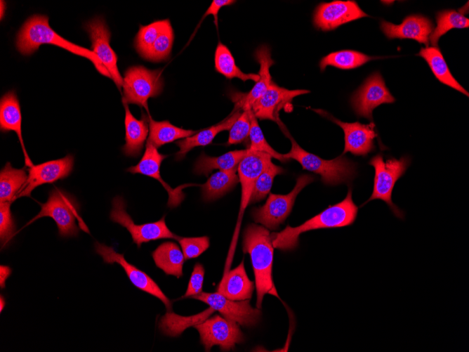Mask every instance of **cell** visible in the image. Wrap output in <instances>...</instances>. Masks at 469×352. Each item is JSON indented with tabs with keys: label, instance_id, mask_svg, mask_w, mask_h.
<instances>
[{
	"label": "cell",
	"instance_id": "obj_1",
	"mask_svg": "<svg viewBox=\"0 0 469 352\" xmlns=\"http://www.w3.org/2000/svg\"><path fill=\"white\" fill-rule=\"evenodd\" d=\"M45 44L57 46L89 60L99 73L111 79L107 70L91 50L74 44L55 32L49 25L48 16L33 15L25 22L18 32L16 48L21 54L29 56Z\"/></svg>",
	"mask_w": 469,
	"mask_h": 352
},
{
	"label": "cell",
	"instance_id": "obj_2",
	"mask_svg": "<svg viewBox=\"0 0 469 352\" xmlns=\"http://www.w3.org/2000/svg\"><path fill=\"white\" fill-rule=\"evenodd\" d=\"M358 207L353 202L352 189L349 188L347 195L342 201L329 205L301 225L296 227L287 226L279 233H271L273 247L281 250H292L297 247L301 233L350 226L355 222Z\"/></svg>",
	"mask_w": 469,
	"mask_h": 352
},
{
	"label": "cell",
	"instance_id": "obj_3",
	"mask_svg": "<svg viewBox=\"0 0 469 352\" xmlns=\"http://www.w3.org/2000/svg\"><path fill=\"white\" fill-rule=\"evenodd\" d=\"M242 249L251 257L257 293L256 307L260 309L265 294L279 298L272 275L274 247L271 233L263 226L249 224L244 231Z\"/></svg>",
	"mask_w": 469,
	"mask_h": 352
},
{
	"label": "cell",
	"instance_id": "obj_4",
	"mask_svg": "<svg viewBox=\"0 0 469 352\" xmlns=\"http://www.w3.org/2000/svg\"><path fill=\"white\" fill-rule=\"evenodd\" d=\"M277 123L291 143V150L284 154L286 158L295 159L303 169L319 174L322 183L327 185L347 183L355 178L356 164L343 155L333 159H324L308 152L297 143L279 119Z\"/></svg>",
	"mask_w": 469,
	"mask_h": 352
},
{
	"label": "cell",
	"instance_id": "obj_5",
	"mask_svg": "<svg viewBox=\"0 0 469 352\" xmlns=\"http://www.w3.org/2000/svg\"><path fill=\"white\" fill-rule=\"evenodd\" d=\"M41 211L26 226L37 219L48 216L56 223L59 235L62 237H75L79 227L86 233L89 230L79 214V204L76 200L67 193L54 188L45 203H39Z\"/></svg>",
	"mask_w": 469,
	"mask_h": 352
},
{
	"label": "cell",
	"instance_id": "obj_6",
	"mask_svg": "<svg viewBox=\"0 0 469 352\" xmlns=\"http://www.w3.org/2000/svg\"><path fill=\"white\" fill-rule=\"evenodd\" d=\"M374 168V187L370 197L361 206L367 202L380 200L386 203L392 214L398 219H404V213L392 200V193L395 183L406 172L410 164V159L403 156L400 159L391 157L386 161L379 153L369 162Z\"/></svg>",
	"mask_w": 469,
	"mask_h": 352
},
{
	"label": "cell",
	"instance_id": "obj_7",
	"mask_svg": "<svg viewBox=\"0 0 469 352\" xmlns=\"http://www.w3.org/2000/svg\"><path fill=\"white\" fill-rule=\"evenodd\" d=\"M163 86L160 70H150L141 65L130 67L123 77L122 102L136 104L147 110V100L158 96Z\"/></svg>",
	"mask_w": 469,
	"mask_h": 352
},
{
	"label": "cell",
	"instance_id": "obj_8",
	"mask_svg": "<svg viewBox=\"0 0 469 352\" xmlns=\"http://www.w3.org/2000/svg\"><path fill=\"white\" fill-rule=\"evenodd\" d=\"M314 180V176L303 174L298 177L293 189L288 194L270 193L263 206L253 209L251 216L254 221L267 229H277L291 213L297 195Z\"/></svg>",
	"mask_w": 469,
	"mask_h": 352
},
{
	"label": "cell",
	"instance_id": "obj_9",
	"mask_svg": "<svg viewBox=\"0 0 469 352\" xmlns=\"http://www.w3.org/2000/svg\"><path fill=\"white\" fill-rule=\"evenodd\" d=\"M272 161V157L265 152L252 151L247 148L246 155L237 167L239 179L242 185V199L236 230H234L230 252L227 259L226 268L230 267L235 251L238 232L242 223L244 209L249 205L254 183L259 174Z\"/></svg>",
	"mask_w": 469,
	"mask_h": 352
},
{
	"label": "cell",
	"instance_id": "obj_10",
	"mask_svg": "<svg viewBox=\"0 0 469 352\" xmlns=\"http://www.w3.org/2000/svg\"><path fill=\"white\" fill-rule=\"evenodd\" d=\"M165 216L157 221L136 224L126 212V203L122 197H115L112 200L110 219L126 228L131 235L133 241L139 248L144 242L164 238L176 239L177 236L167 227Z\"/></svg>",
	"mask_w": 469,
	"mask_h": 352
},
{
	"label": "cell",
	"instance_id": "obj_11",
	"mask_svg": "<svg viewBox=\"0 0 469 352\" xmlns=\"http://www.w3.org/2000/svg\"><path fill=\"white\" fill-rule=\"evenodd\" d=\"M200 341L206 351L213 346H219L221 351L233 349L236 344L242 343L244 337L237 322L216 315L195 325Z\"/></svg>",
	"mask_w": 469,
	"mask_h": 352
},
{
	"label": "cell",
	"instance_id": "obj_12",
	"mask_svg": "<svg viewBox=\"0 0 469 352\" xmlns=\"http://www.w3.org/2000/svg\"><path fill=\"white\" fill-rule=\"evenodd\" d=\"M191 298L208 304L209 307L218 311L227 319L233 320L245 327L257 325L261 317V311L250 305L249 299L234 301L229 299L218 292H203Z\"/></svg>",
	"mask_w": 469,
	"mask_h": 352
},
{
	"label": "cell",
	"instance_id": "obj_13",
	"mask_svg": "<svg viewBox=\"0 0 469 352\" xmlns=\"http://www.w3.org/2000/svg\"><path fill=\"white\" fill-rule=\"evenodd\" d=\"M84 28L91 41L92 51L107 70L119 90H121L123 77L118 69L117 56L110 44L111 32L104 19L96 17L87 22Z\"/></svg>",
	"mask_w": 469,
	"mask_h": 352
},
{
	"label": "cell",
	"instance_id": "obj_14",
	"mask_svg": "<svg viewBox=\"0 0 469 352\" xmlns=\"http://www.w3.org/2000/svg\"><path fill=\"white\" fill-rule=\"evenodd\" d=\"M395 100L378 72L369 77L350 99L352 107L358 117L372 120V111L376 107Z\"/></svg>",
	"mask_w": 469,
	"mask_h": 352
},
{
	"label": "cell",
	"instance_id": "obj_15",
	"mask_svg": "<svg viewBox=\"0 0 469 352\" xmlns=\"http://www.w3.org/2000/svg\"><path fill=\"white\" fill-rule=\"evenodd\" d=\"M95 249L105 263H119L126 272L132 284L137 288L161 300L165 305L168 312H171V304L169 298L164 294L157 284L145 272L129 263L124 259V254L117 253L112 247L96 242Z\"/></svg>",
	"mask_w": 469,
	"mask_h": 352
},
{
	"label": "cell",
	"instance_id": "obj_16",
	"mask_svg": "<svg viewBox=\"0 0 469 352\" xmlns=\"http://www.w3.org/2000/svg\"><path fill=\"white\" fill-rule=\"evenodd\" d=\"M369 17L355 1H333L319 4L314 13L313 23L322 31L333 30L338 27Z\"/></svg>",
	"mask_w": 469,
	"mask_h": 352
},
{
	"label": "cell",
	"instance_id": "obj_17",
	"mask_svg": "<svg viewBox=\"0 0 469 352\" xmlns=\"http://www.w3.org/2000/svg\"><path fill=\"white\" fill-rule=\"evenodd\" d=\"M74 157L67 155L65 157L33 165L28 169L27 180L18 195L31 197L32 192L39 185L52 183L67 177L74 167Z\"/></svg>",
	"mask_w": 469,
	"mask_h": 352
},
{
	"label": "cell",
	"instance_id": "obj_18",
	"mask_svg": "<svg viewBox=\"0 0 469 352\" xmlns=\"http://www.w3.org/2000/svg\"><path fill=\"white\" fill-rule=\"evenodd\" d=\"M320 115L337 124L343 129L345 134V147L342 155L348 152L356 156H366L374 148V138L377 136L374 131L375 124L371 122L368 124L356 122H343L322 110H316Z\"/></svg>",
	"mask_w": 469,
	"mask_h": 352
},
{
	"label": "cell",
	"instance_id": "obj_19",
	"mask_svg": "<svg viewBox=\"0 0 469 352\" xmlns=\"http://www.w3.org/2000/svg\"><path fill=\"white\" fill-rule=\"evenodd\" d=\"M303 89L289 90L272 82L264 93L252 105L251 110L256 118L277 122L278 112L284 104L296 96L308 93Z\"/></svg>",
	"mask_w": 469,
	"mask_h": 352
},
{
	"label": "cell",
	"instance_id": "obj_20",
	"mask_svg": "<svg viewBox=\"0 0 469 352\" xmlns=\"http://www.w3.org/2000/svg\"><path fill=\"white\" fill-rule=\"evenodd\" d=\"M381 28L388 39H412L428 47V39L433 31L434 25L432 21L425 16L411 15L405 18L399 25L382 20Z\"/></svg>",
	"mask_w": 469,
	"mask_h": 352
},
{
	"label": "cell",
	"instance_id": "obj_21",
	"mask_svg": "<svg viewBox=\"0 0 469 352\" xmlns=\"http://www.w3.org/2000/svg\"><path fill=\"white\" fill-rule=\"evenodd\" d=\"M254 57L260 64L258 72L260 79L256 82L248 93L233 100L235 103V109L243 111L251 110L252 105L264 93L272 82L270 67L275 62L271 58L269 47L266 45H261L255 51Z\"/></svg>",
	"mask_w": 469,
	"mask_h": 352
},
{
	"label": "cell",
	"instance_id": "obj_22",
	"mask_svg": "<svg viewBox=\"0 0 469 352\" xmlns=\"http://www.w3.org/2000/svg\"><path fill=\"white\" fill-rule=\"evenodd\" d=\"M0 130L1 132L14 131L20 141L25 157V166L32 167L22 135V115L20 105L17 95L14 91L6 93L0 100Z\"/></svg>",
	"mask_w": 469,
	"mask_h": 352
},
{
	"label": "cell",
	"instance_id": "obj_23",
	"mask_svg": "<svg viewBox=\"0 0 469 352\" xmlns=\"http://www.w3.org/2000/svg\"><path fill=\"white\" fill-rule=\"evenodd\" d=\"M253 289L254 283L249 278L242 261L235 268L224 273L217 292L229 299L242 301L251 299Z\"/></svg>",
	"mask_w": 469,
	"mask_h": 352
},
{
	"label": "cell",
	"instance_id": "obj_24",
	"mask_svg": "<svg viewBox=\"0 0 469 352\" xmlns=\"http://www.w3.org/2000/svg\"><path fill=\"white\" fill-rule=\"evenodd\" d=\"M123 105L125 108L126 143L122 147V151L126 156L138 157L148 134V118L143 115L138 119L131 112L127 103H123Z\"/></svg>",
	"mask_w": 469,
	"mask_h": 352
},
{
	"label": "cell",
	"instance_id": "obj_25",
	"mask_svg": "<svg viewBox=\"0 0 469 352\" xmlns=\"http://www.w3.org/2000/svg\"><path fill=\"white\" fill-rule=\"evenodd\" d=\"M241 110L234 109L229 117L220 123L196 132L191 136L176 142L180 150L176 153V159H183L186 154L195 147L210 144L218 133L229 130L241 115Z\"/></svg>",
	"mask_w": 469,
	"mask_h": 352
},
{
	"label": "cell",
	"instance_id": "obj_26",
	"mask_svg": "<svg viewBox=\"0 0 469 352\" xmlns=\"http://www.w3.org/2000/svg\"><path fill=\"white\" fill-rule=\"evenodd\" d=\"M246 152L247 149L233 150L218 157H210L202 153L194 164V172L208 176L214 169L237 171L238 165Z\"/></svg>",
	"mask_w": 469,
	"mask_h": 352
},
{
	"label": "cell",
	"instance_id": "obj_27",
	"mask_svg": "<svg viewBox=\"0 0 469 352\" xmlns=\"http://www.w3.org/2000/svg\"><path fill=\"white\" fill-rule=\"evenodd\" d=\"M166 157V155L160 153L158 151L157 148L150 142L147 141L143 156L136 165L128 168L127 171L131 174H143L159 181V182L168 191L169 198L171 200L176 195V193L167 183L162 179L160 175V167L161 162Z\"/></svg>",
	"mask_w": 469,
	"mask_h": 352
},
{
	"label": "cell",
	"instance_id": "obj_28",
	"mask_svg": "<svg viewBox=\"0 0 469 352\" xmlns=\"http://www.w3.org/2000/svg\"><path fill=\"white\" fill-rule=\"evenodd\" d=\"M152 255L156 266L166 275H172L177 278L183 275V266L185 260L183 251L175 242H163Z\"/></svg>",
	"mask_w": 469,
	"mask_h": 352
},
{
	"label": "cell",
	"instance_id": "obj_29",
	"mask_svg": "<svg viewBox=\"0 0 469 352\" xmlns=\"http://www.w3.org/2000/svg\"><path fill=\"white\" fill-rule=\"evenodd\" d=\"M418 56L422 57L428 64L435 77L442 84L450 86L468 96V91L456 80L437 47L422 48Z\"/></svg>",
	"mask_w": 469,
	"mask_h": 352
},
{
	"label": "cell",
	"instance_id": "obj_30",
	"mask_svg": "<svg viewBox=\"0 0 469 352\" xmlns=\"http://www.w3.org/2000/svg\"><path fill=\"white\" fill-rule=\"evenodd\" d=\"M28 175L25 168H13L7 162L0 171V202H13L23 188Z\"/></svg>",
	"mask_w": 469,
	"mask_h": 352
},
{
	"label": "cell",
	"instance_id": "obj_31",
	"mask_svg": "<svg viewBox=\"0 0 469 352\" xmlns=\"http://www.w3.org/2000/svg\"><path fill=\"white\" fill-rule=\"evenodd\" d=\"M237 171H218L201 185L202 198L206 202L217 200L233 189L239 181Z\"/></svg>",
	"mask_w": 469,
	"mask_h": 352
},
{
	"label": "cell",
	"instance_id": "obj_32",
	"mask_svg": "<svg viewBox=\"0 0 469 352\" xmlns=\"http://www.w3.org/2000/svg\"><path fill=\"white\" fill-rule=\"evenodd\" d=\"M148 120L150 131L147 141L157 148L164 144L191 136L197 132L196 131L176 126L166 120L154 121L150 116H149Z\"/></svg>",
	"mask_w": 469,
	"mask_h": 352
},
{
	"label": "cell",
	"instance_id": "obj_33",
	"mask_svg": "<svg viewBox=\"0 0 469 352\" xmlns=\"http://www.w3.org/2000/svg\"><path fill=\"white\" fill-rule=\"evenodd\" d=\"M214 63L216 70L227 79L238 78L243 82L252 80L256 82L260 79L258 74L243 72L236 65L230 51L220 41L216 48Z\"/></svg>",
	"mask_w": 469,
	"mask_h": 352
},
{
	"label": "cell",
	"instance_id": "obj_34",
	"mask_svg": "<svg viewBox=\"0 0 469 352\" xmlns=\"http://www.w3.org/2000/svg\"><path fill=\"white\" fill-rule=\"evenodd\" d=\"M374 58L359 51L343 50L323 57L319 62V67L321 71H324L328 65L342 70H350L358 67Z\"/></svg>",
	"mask_w": 469,
	"mask_h": 352
},
{
	"label": "cell",
	"instance_id": "obj_35",
	"mask_svg": "<svg viewBox=\"0 0 469 352\" xmlns=\"http://www.w3.org/2000/svg\"><path fill=\"white\" fill-rule=\"evenodd\" d=\"M437 27L430 35V41L433 47H437L441 36L454 28H467L469 20L460 12L454 10H444L436 15Z\"/></svg>",
	"mask_w": 469,
	"mask_h": 352
},
{
	"label": "cell",
	"instance_id": "obj_36",
	"mask_svg": "<svg viewBox=\"0 0 469 352\" xmlns=\"http://www.w3.org/2000/svg\"><path fill=\"white\" fill-rule=\"evenodd\" d=\"M169 22V19L160 20L145 26H140L134 39V46L142 58L145 59L153 44Z\"/></svg>",
	"mask_w": 469,
	"mask_h": 352
},
{
	"label": "cell",
	"instance_id": "obj_37",
	"mask_svg": "<svg viewBox=\"0 0 469 352\" xmlns=\"http://www.w3.org/2000/svg\"><path fill=\"white\" fill-rule=\"evenodd\" d=\"M283 172L281 167L271 161L256 180L249 204L263 200L270 193L275 177Z\"/></svg>",
	"mask_w": 469,
	"mask_h": 352
},
{
	"label": "cell",
	"instance_id": "obj_38",
	"mask_svg": "<svg viewBox=\"0 0 469 352\" xmlns=\"http://www.w3.org/2000/svg\"><path fill=\"white\" fill-rule=\"evenodd\" d=\"M250 119L251 129L249 137L250 138L251 143L248 149L252 151H258L267 153L272 157H274L282 162H285L289 160L286 157L284 154L279 153L269 145L265 138L256 117L253 115L251 110L250 112Z\"/></svg>",
	"mask_w": 469,
	"mask_h": 352
},
{
	"label": "cell",
	"instance_id": "obj_39",
	"mask_svg": "<svg viewBox=\"0 0 469 352\" xmlns=\"http://www.w3.org/2000/svg\"><path fill=\"white\" fill-rule=\"evenodd\" d=\"M174 34L170 21L151 47L145 60L160 62L166 60L171 51Z\"/></svg>",
	"mask_w": 469,
	"mask_h": 352
},
{
	"label": "cell",
	"instance_id": "obj_40",
	"mask_svg": "<svg viewBox=\"0 0 469 352\" xmlns=\"http://www.w3.org/2000/svg\"><path fill=\"white\" fill-rule=\"evenodd\" d=\"M250 112L251 110H244L229 129L228 145L240 143L249 136Z\"/></svg>",
	"mask_w": 469,
	"mask_h": 352
},
{
	"label": "cell",
	"instance_id": "obj_41",
	"mask_svg": "<svg viewBox=\"0 0 469 352\" xmlns=\"http://www.w3.org/2000/svg\"><path fill=\"white\" fill-rule=\"evenodd\" d=\"M177 240L182 248L185 261L199 256L209 247V238L207 236L195 237H178Z\"/></svg>",
	"mask_w": 469,
	"mask_h": 352
},
{
	"label": "cell",
	"instance_id": "obj_42",
	"mask_svg": "<svg viewBox=\"0 0 469 352\" xmlns=\"http://www.w3.org/2000/svg\"><path fill=\"white\" fill-rule=\"evenodd\" d=\"M11 202H0V240L1 248L10 242L15 234V225L11 211Z\"/></svg>",
	"mask_w": 469,
	"mask_h": 352
},
{
	"label": "cell",
	"instance_id": "obj_43",
	"mask_svg": "<svg viewBox=\"0 0 469 352\" xmlns=\"http://www.w3.org/2000/svg\"><path fill=\"white\" fill-rule=\"evenodd\" d=\"M204 268L202 264L195 263L188 282L187 290L182 298L192 297L202 292Z\"/></svg>",
	"mask_w": 469,
	"mask_h": 352
},
{
	"label": "cell",
	"instance_id": "obj_44",
	"mask_svg": "<svg viewBox=\"0 0 469 352\" xmlns=\"http://www.w3.org/2000/svg\"><path fill=\"white\" fill-rule=\"evenodd\" d=\"M235 2L233 0H213L205 12L203 18L207 15H212L214 18V22L218 26V13L220 9L223 6H230Z\"/></svg>",
	"mask_w": 469,
	"mask_h": 352
},
{
	"label": "cell",
	"instance_id": "obj_45",
	"mask_svg": "<svg viewBox=\"0 0 469 352\" xmlns=\"http://www.w3.org/2000/svg\"><path fill=\"white\" fill-rule=\"evenodd\" d=\"M11 273V269L7 266H0V285L1 288L5 287V281Z\"/></svg>",
	"mask_w": 469,
	"mask_h": 352
},
{
	"label": "cell",
	"instance_id": "obj_46",
	"mask_svg": "<svg viewBox=\"0 0 469 352\" xmlns=\"http://www.w3.org/2000/svg\"><path fill=\"white\" fill-rule=\"evenodd\" d=\"M0 306H1L0 307V311L1 313L2 311H3L4 307L5 306V301H4L2 295H1V296H0Z\"/></svg>",
	"mask_w": 469,
	"mask_h": 352
}]
</instances>
